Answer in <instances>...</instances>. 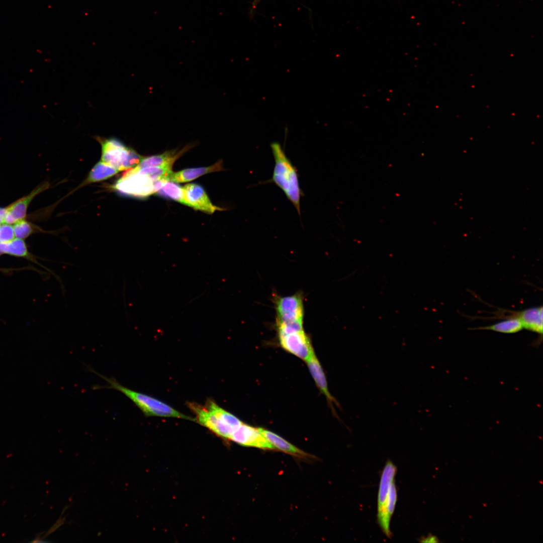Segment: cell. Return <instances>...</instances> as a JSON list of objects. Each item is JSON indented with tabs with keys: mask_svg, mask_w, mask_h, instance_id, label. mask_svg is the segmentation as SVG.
Instances as JSON below:
<instances>
[{
	"mask_svg": "<svg viewBox=\"0 0 543 543\" xmlns=\"http://www.w3.org/2000/svg\"><path fill=\"white\" fill-rule=\"evenodd\" d=\"M207 407L235 430L243 423L237 417L224 410L213 401L208 402Z\"/></svg>",
	"mask_w": 543,
	"mask_h": 543,
	"instance_id": "obj_20",
	"label": "cell"
},
{
	"mask_svg": "<svg viewBox=\"0 0 543 543\" xmlns=\"http://www.w3.org/2000/svg\"><path fill=\"white\" fill-rule=\"evenodd\" d=\"M397 500V492L395 480L390 484L386 504V515L387 523L390 525L391 519L395 510Z\"/></svg>",
	"mask_w": 543,
	"mask_h": 543,
	"instance_id": "obj_22",
	"label": "cell"
},
{
	"mask_svg": "<svg viewBox=\"0 0 543 543\" xmlns=\"http://www.w3.org/2000/svg\"><path fill=\"white\" fill-rule=\"evenodd\" d=\"M0 250L3 253L18 256H26L28 254L25 242L19 238L0 243Z\"/></svg>",
	"mask_w": 543,
	"mask_h": 543,
	"instance_id": "obj_21",
	"label": "cell"
},
{
	"mask_svg": "<svg viewBox=\"0 0 543 543\" xmlns=\"http://www.w3.org/2000/svg\"><path fill=\"white\" fill-rule=\"evenodd\" d=\"M156 193L173 200L182 204L185 205V204L183 187L175 184L174 182L163 180L160 188Z\"/></svg>",
	"mask_w": 543,
	"mask_h": 543,
	"instance_id": "obj_19",
	"label": "cell"
},
{
	"mask_svg": "<svg viewBox=\"0 0 543 543\" xmlns=\"http://www.w3.org/2000/svg\"><path fill=\"white\" fill-rule=\"evenodd\" d=\"M276 321L285 323H303L304 307L301 293L275 298Z\"/></svg>",
	"mask_w": 543,
	"mask_h": 543,
	"instance_id": "obj_6",
	"label": "cell"
},
{
	"mask_svg": "<svg viewBox=\"0 0 543 543\" xmlns=\"http://www.w3.org/2000/svg\"><path fill=\"white\" fill-rule=\"evenodd\" d=\"M7 212V208H0V218H3Z\"/></svg>",
	"mask_w": 543,
	"mask_h": 543,
	"instance_id": "obj_26",
	"label": "cell"
},
{
	"mask_svg": "<svg viewBox=\"0 0 543 543\" xmlns=\"http://www.w3.org/2000/svg\"><path fill=\"white\" fill-rule=\"evenodd\" d=\"M521 322L523 328L542 334V307H532L515 314Z\"/></svg>",
	"mask_w": 543,
	"mask_h": 543,
	"instance_id": "obj_15",
	"label": "cell"
},
{
	"mask_svg": "<svg viewBox=\"0 0 543 543\" xmlns=\"http://www.w3.org/2000/svg\"><path fill=\"white\" fill-rule=\"evenodd\" d=\"M270 147L275 166L272 178L266 183H273L280 188L301 217L300 202L303 192L300 186L297 169L280 143L273 142Z\"/></svg>",
	"mask_w": 543,
	"mask_h": 543,
	"instance_id": "obj_1",
	"label": "cell"
},
{
	"mask_svg": "<svg viewBox=\"0 0 543 543\" xmlns=\"http://www.w3.org/2000/svg\"><path fill=\"white\" fill-rule=\"evenodd\" d=\"M396 473L397 467L391 460H388L381 474L378 494V522L383 532L388 538L392 537V533L390 525L386 520V504L389 486L395 480Z\"/></svg>",
	"mask_w": 543,
	"mask_h": 543,
	"instance_id": "obj_7",
	"label": "cell"
},
{
	"mask_svg": "<svg viewBox=\"0 0 543 543\" xmlns=\"http://www.w3.org/2000/svg\"><path fill=\"white\" fill-rule=\"evenodd\" d=\"M188 406L196 415V421L221 438L230 439L235 430L207 407L190 402L188 403Z\"/></svg>",
	"mask_w": 543,
	"mask_h": 543,
	"instance_id": "obj_8",
	"label": "cell"
},
{
	"mask_svg": "<svg viewBox=\"0 0 543 543\" xmlns=\"http://www.w3.org/2000/svg\"><path fill=\"white\" fill-rule=\"evenodd\" d=\"M276 323L279 341L284 349L306 362L315 354L303 324Z\"/></svg>",
	"mask_w": 543,
	"mask_h": 543,
	"instance_id": "obj_3",
	"label": "cell"
},
{
	"mask_svg": "<svg viewBox=\"0 0 543 543\" xmlns=\"http://www.w3.org/2000/svg\"><path fill=\"white\" fill-rule=\"evenodd\" d=\"M306 363L318 387L322 393L326 396L327 400L331 405V407L334 414L336 415L332 404L334 403L338 407H339L340 405L338 402H337L336 399L332 397L329 392L325 374L315 354H314L307 361H306Z\"/></svg>",
	"mask_w": 543,
	"mask_h": 543,
	"instance_id": "obj_13",
	"label": "cell"
},
{
	"mask_svg": "<svg viewBox=\"0 0 543 543\" xmlns=\"http://www.w3.org/2000/svg\"><path fill=\"white\" fill-rule=\"evenodd\" d=\"M98 141L102 146L101 161L118 171L135 167L143 158L135 150L117 138H99Z\"/></svg>",
	"mask_w": 543,
	"mask_h": 543,
	"instance_id": "obj_4",
	"label": "cell"
},
{
	"mask_svg": "<svg viewBox=\"0 0 543 543\" xmlns=\"http://www.w3.org/2000/svg\"><path fill=\"white\" fill-rule=\"evenodd\" d=\"M183 188L185 205L209 214H213L215 211L224 210V209L216 206L212 203L201 186L192 183L187 184Z\"/></svg>",
	"mask_w": 543,
	"mask_h": 543,
	"instance_id": "obj_10",
	"label": "cell"
},
{
	"mask_svg": "<svg viewBox=\"0 0 543 543\" xmlns=\"http://www.w3.org/2000/svg\"><path fill=\"white\" fill-rule=\"evenodd\" d=\"M259 429L261 433L275 447V449L281 450L300 458L310 459L311 457H314L297 447L277 434L262 428H259Z\"/></svg>",
	"mask_w": 543,
	"mask_h": 543,
	"instance_id": "obj_14",
	"label": "cell"
},
{
	"mask_svg": "<svg viewBox=\"0 0 543 543\" xmlns=\"http://www.w3.org/2000/svg\"><path fill=\"white\" fill-rule=\"evenodd\" d=\"M14 231L12 226L7 224H3L0 226V242L10 241L14 239Z\"/></svg>",
	"mask_w": 543,
	"mask_h": 543,
	"instance_id": "obj_24",
	"label": "cell"
},
{
	"mask_svg": "<svg viewBox=\"0 0 543 543\" xmlns=\"http://www.w3.org/2000/svg\"><path fill=\"white\" fill-rule=\"evenodd\" d=\"M523 328L521 321L516 316H513L491 325L478 328L479 329L489 330L503 333H514L519 332Z\"/></svg>",
	"mask_w": 543,
	"mask_h": 543,
	"instance_id": "obj_17",
	"label": "cell"
},
{
	"mask_svg": "<svg viewBox=\"0 0 543 543\" xmlns=\"http://www.w3.org/2000/svg\"><path fill=\"white\" fill-rule=\"evenodd\" d=\"M3 222V219L0 218V224Z\"/></svg>",
	"mask_w": 543,
	"mask_h": 543,
	"instance_id": "obj_27",
	"label": "cell"
},
{
	"mask_svg": "<svg viewBox=\"0 0 543 543\" xmlns=\"http://www.w3.org/2000/svg\"><path fill=\"white\" fill-rule=\"evenodd\" d=\"M2 253H3V252L0 250V254H1Z\"/></svg>",
	"mask_w": 543,
	"mask_h": 543,
	"instance_id": "obj_28",
	"label": "cell"
},
{
	"mask_svg": "<svg viewBox=\"0 0 543 543\" xmlns=\"http://www.w3.org/2000/svg\"><path fill=\"white\" fill-rule=\"evenodd\" d=\"M14 233L17 238L23 239L27 237L32 232L30 224L23 219L16 222L13 227Z\"/></svg>",
	"mask_w": 543,
	"mask_h": 543,
	"instance_id": "obj_23",
	"label": "cell"
},
{
	"mask_svg": "<svg viewBox=\"0 0 543 543\" xmlns=\"http://www.w3.org/2000/svg\"><path fill=\"white\" fill-rule=\"evenodd\" d=\"M90 370L107 382V385L99 386V388L112 389L120 392L131 400L146 416L178 418L196 421L195 418L180 413L155 398L128 388L114 378H108L92 369Z\"/></svg>",
	"mask_w": 543,
	"mask_h": 543,
	"instance_id": "obj_2",
	"label": "cell"
},
{
	"mask_svg": "<svg viewBox=\"0 0 543 543\" xmlns=\"http://www.w3.org/2000/svg\"><path fill=\"white\" fill-rule=\"evenodd\" d=\"M231 440L245 446H252L263 449L276 450L259 430L242 423L230 436Z\"/></svg>",
	"mask_w": 543,
	"mask_h": 543,
	"instance_id": "obj_9",
	"label": "cell"
},
{
	"mask_svg": "<svg viewBox=\"0 0 543 543\" xmlns=\"http://www.w3.org/2000/svg\"><path fill=\"white\" fill-rule=\"evenodd\" d=\"M156 182L132 168L124 172L115 184L113 188L124 196L146 198L156 192Z\"/></svg>",
	"mask_w": 543,
	"mask_h": 543,
	"instance_id": "obj_5",
	"label": "cell"
},
{
	"mask_svg": "<svg viewBox=\"0 0 543 543\" xmlns=\"http://www.w3.org/2000/svg\"><path fill=\"white\" fill-rule=\"evenodd\" d=\"M421 542H438L439 540L437 537L432 534H429L427 537L422 538Z\"/></svg>",
	"mask_w": 543,
	"mask_h": 543,
	"instance_id": "obj_25",
	"label": "cell"
},
{
	"mask_svg": "<svg viewBox=\"0 0 543 543\" xmlns=\"http://www.w3.org/2000/svg\"><path fill=\"white\" fill-rule=\"evenodd\" d=\"M48 185L44 184L34 190L28 196L20 199L7 208L8 212L17 222L23 219L26 215L28 206L33 198L47 188Z\"/></svg>",
	"mask_w": 543,
	"mask_h": 543,
	"instance_id": "obj_16",
	"label": "cell"
},
{
	"mask_svg": "<svg viewBox=\"0 0 543 543\" xmlns=\"http://www.w3.org/2000/svg\"><path fill=\"white\" fill-rule=\"evenodd\" d=\"M195 144H190L180 149H174L166 151L161 154L143 157L140 163L135 167L137 169L159 166L165 165H173L174 162L185 152L194 147Z\"/></svg>",
	"mask_w": 543,
	"mask_h": 543,
	"instance_id": "obj_11",
	"label": "cell"
},
{
	"mask_svg": "<svg viewBox=\"0 0 543 543\" xmlns=\"http://www.w3.org/2000/svg\"><path fill=\"white\" fill-rule=\"evenodd\" d=\"M118 170L112 166L100 161L92 169L86 182L95 183L107 179L118 172Z\"/></svg>",
	"mask_w": 543,
	"mask_h": 543,
	"instance_id": "obj_18",
	"label": "cell"
},
{
	"mask_svg": "<svg viewBox=\"0 0 543 543\" xmlns=\"http://www.w3.org/2000/svg\"><path fill=\"white\" fill-rule=\"evenodd\" d=\"M223 169L222 161L219 160L210 166L187 168L177 172L172 171L167 180L174 183H185L210 172L223 170Z\"/></svg>",
	"mask_w": 543,
	"mask_h": 543,
	"instance_id": "obj_12",
	"label": "cell"
}]
</instances>
